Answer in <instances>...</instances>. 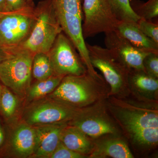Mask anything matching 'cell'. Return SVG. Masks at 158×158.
I'll return each mask as SVG.
<instances>
[{
    "label": "cell",
    "instance_id": "obj_1",
    "mask_svg": "<svg viewBox=\"0 0 158 158\" xmlns=\"http://www.w3.org/2000/svg\"><path fill=\"white\" fill-rule=\"evenodd\" d=\"M35 21L30 35L18 46L34 54L48 53L57 36L62 32L51 0L40 2L34 9Z\"/></svg>",
    "mask_w": 158,
    "mask_h": 158
},
{
    "label": "cell",
    "instance_id": "obj_2",
    "mask_svg": "<svg viewBox=\"0 0 158 158\" xmlns=\"http://www.w3.org/2000/svg\"><path fill=\"white\" fill-rule=\"evenodd\" d=\"M117 116L136 143L147 146L157 144V111L127 106L118 109Z\"/></svg>",
    "mask_w": 158,
    "mask_h": 158
},
{
    "label": "cell",
    "instance_id": "obj_3",
    "mask_svg": "<svg viewBox=\"0 0 158 158\" xmlns=\"http://www.w3.org/2000/svg\"><path fill=\"white\" fill-rule=\"evenodd\" d=\"M7 49L8 56L0 64V81L19 96H25L31 86L34 55L18 47Z\"/></svg>",
    "mask_w": 158,
    "mask_h": 158
},
{
    "label": "cell",
    "instance_id": "obj_4",
    "mask_svg": "<svg viewBox=\"0 0 158 158\" xmlns=\"http://www.w3.org/2000/svg\"><path fill=\"white\" fill-rule=\"evenodd\" d=\"M101 79V77H93L88 72L82 75L66 76L56 90L48 96L80 109L96 99L95 89L98 81Z\"/></svg>",
    "mask_w": 158,
    "mask_h": 158
},
{
    "label": "cell",
    "instance_id": "obj_5",
    "mask_svg": "<svg viewBox=\"0 0 158 158\" xmlns=\"http://www.w3.org/2000/svg\"><path fill=\"white\" fill-rule=\"evenodd\" d=\"M23 115V122L32 126L69 122L82 110L47 96L31 102Z\"/></svg>",
    "mask_w": 158,
    "mask_h": 158
},
{
    "label": "cell",
    "instance_id": "obj_6",
    "mask_svg": "<svg viewBox=\"0 0 158 158\" xmlns=\"http://www.w3.org/2000/svg\"><path fill=\"white\" fill-rule=\"evenodd\" d=\"M69 38L62 32L57 36L48 53L55 75L80 76L88 72Z\"/></svg>",
    "mask_w": 158,
    "mask_h": 158
},
{
    "label": "cell",
    "instance_id": "obj_7",
    "mask_svg": "<svg viewBox=\"0 0 158 158\" xmlns=\"http://www.w3.org/2000/svg\"><path fill=\"white\" fill-rule=\"evenodd\" d=\"M82 9V31L85 39L116 29L118 20L110 0H83Z\"/></svg>",
    "mask_w": 158,
    "mask_h": 158
},
{
    "label": "cell",
    "instance_id": "obj_8",
    "mask_svg": "<svg viewBox=\"0 0 158 158\" xmlns=\"http://www.w3.org/2000/svg\"><path fill=\"white\" fill-rule=\"evenodd\" d=\"M86 46L93 67L101 71L112 93L118 92L128 81L129 70L107 48L87 43Z\"/></svg>",
    "mask_w": 158,
    "mask_h": 158
},
{
    "label": "cell",
    "instance_id": "obj_9",
    "mask_svg": "<svg viewBox=\"0 0 158 158\" xmlns=\"http://www.w3.org/2000/svg\"><path fill=\"white\" fill-rule=\"evenodd\" d=\"M34 21V9L5 13L0 17V45L7 48L19 46L30 35Z\"/></svg>",
    "mask_w": 158,
    "mask_h": 158
},
{
    "label": "cell",
    "instance_id": "obj_10",
    "mask_svg": "<svg viewBox=\"0 0 158 158\" xmlns=\"http://www.w3.org/2000/svg\"><path fill=\"white\" fill-rule=\"evenodd\" d=\"M105 44L112 54L129 70L144 71V59L150 53L130 43L116 29L105 33ZM145 72V71H144Z\"/></svg>",
    "mask_w": 158,
    "mask_h": 158
},
{
    "label": "cell",
    "instance_id": "obj_11",
    "mask_svg": "<svg viewBox=\"0 0 158 158\" xmlns=\"http://www.w3.org/2000/svg\"><path fill=\"white\" fill-rule=\"evenodd\" d=\"M56 17L62 31L65 32L74 46L78 51L79 55L87 68L88 72L93 77H99L91 64L86 43L82 31L83 20L76 15L63 11H55Z\"/></svg>",
    "mask_w": 158,
    "mask_h": 158
},
{
    "label": "cell",
    "instance_id": "obj_12",
    "mask_svg": "<svg viewBox=\"0 0 158 158\" xmlns=\"http://www.w3.org/2000/svg\"><path fill=\"white\" fill-rule=\"evenodd\" d=\"M68 122L33 126L35 130V146L32 156L49 158L60 141L63 129Z\"/></svg>",
    "mask_w": 158,
    "mask_h": 158
},
{
    "label": "cell",
    "instance_id": "obj_13",
    "mask_svg": "<svg viewBox=\"0 0 158 158\" xmlns=\"http://www.w3.org/2000/svg\"><path fill=\"white\" fill-rule=\"evenodd\" d=\"M35 146L34 127L23 122L15 129L9 143L10 152L19 158L32 156Z\"/></svg>",
    "mask_w": 158,
    "mask_h": 158
},
{
    "label": "cell",
    "instance_id": "obj_14",
    "mask_svg": "<svg viewBox=\"0 0 158 158\" xmlns=\"http://www.w3.org/2000/svg\"><path fill=\"white\" fill-rule=\"evenodd\" d=\"M68 124L75 127L87 135L93 138L113 134L115 131V128L110 122L98 116H86L83 110L69 121Z\"/></svg>",
    "mask_w": 158,
    "mask_h": 158
},
{
    "label": "cell",
    "instance_id": "obj_15",
    "mask_svg": "<svg viewBox=\"0 0 158 158\" xmlns=\"http://www.w3.org/2000/svg\"><path fill=\"white\" fill-rule=\"evenodd\" d=\"M116 29L134 47L143 52L158 54V44L144 35L137 23L118 21Z\"/></svg>",
    "mask_w": 158,
    "mask_h": 158
},
{
    "label": "cell",
    "instance_id": "obj_16",
    "mask_svg": "<svg viewBox=\"0 0 158 158\" xmlns=\"http://www.w3.org/2000/svg\"><path fill=\"white\" fill-rule=\"evenodd\" d=\"M60 141L69 149L85 156L91 153L94 148L86 134L70 125L62 130Z\"/></svg>",
    "mask_w": 158,
    "mask_h": 158
},
{
    "label": "cell",
    "instance_id": "obj_17",
    "mask_svg": "<svg viewBox=\"0 0 158 158\" xmlns=\"http://www.w3.org/2000/svg\"><path fill=\"white\" fill-rule=\"evenodd\" d=\"M90 157L131 158L133 156L124 141L119 139H110L99 143L94 148Z\"/></svg>",
    "mask_w": 158,
    "mask_h": 158
},
{
    "label": "cell",
    "instance_id": "obj_18",
    "mask_svg": "<svg viewBox=\"0 0 158 158\" xmlns=\"http://www.w3.org/2000/svg\"><path fill=\"white\" fill-rule=\"evenodd\" d=\"M64 77L53 75L48 78L37 81L29 88L26 94L27 100L31 102L48 96L52 93Z\"/></svg>",
    "mask_w": 158,
    "mask_h": 158
},
{
    "label": "cell",
    "instance_id": "obj_19",
    "mask_svg": "<svg viewBox=\"0 0 158 158\" xmlns=\"http://www.w3.org/2000/svg\"><path fill=\"white\" fill-rule=\"evenodd\" d=\"M128 81L144 92L152 93L158 90V79L150 76L144 71L129 70Z\"/></svg>",
    "mask_w": 158,
    "mask_h": 158
},
{
    "label": "cell",
    "instance_id": "obj_20",
    "mask_svg": "<svg viewBox=\"0 0 158 158\" xmlns=\"http://www.w3.org/2000/svg\"><path fill=\"white\" fill-rule=\"evenodd\" d=\"M32 74L37 81L48 78L54 75L48 54L37 53L34 54L32 62Z\"/></svg>",
    "mask_w": 158,
    "mask_h": 158
},
{
    "label": "cell",
    "instance_id": "obj_21",
    "mask_svg": "<svg viewBox=\"0 0 158 158\" xmlns=\"http://www.w3.org/2000/svg\"><path fill=\"white\" fill-rule=\"evenodd\" d=\"M17 98L11 90L5 86H2L0 98V113L7 120L14 117L18 106Z\"/></svg>",
    "mask_w": 158,
    "mask_h": 158
},
{
    "label": "cell",
    "instance_id": "obj_22",
    "mask_svg": "<svg viewBox=\"0 0 158 158\" xmlns=\"http://www.w3.org/2000/svg\"><path fill=\"white\" fill-rule=\"evenodd\" d=\"M133 11L140 19L152 21L158 16V0H148L147 2L140 0H130Z\"/></svg>",
    "mask_w": 158,
    "mask_h": 158
},
{
    "label": "cell",
    "instance_id": "obj_23",
    "mask_svg": "<svg viewBox=\"0 0 158 158\" xmlns=\"http://www.w3.org/2000/svg\"><path fill=\"white\" fill-rule=\"evenodd\" d=\"M115 16L119 21L138 22L140 18L133 11L130 0H110Z\"/></svg>",
    "mask_w": 158,
    "mask_h": 158
},
{
    "label": "cell",
    "instance_id": "obj_24",
    "mask_svg": "<svg viewBox=\"0 0 158 158\" xmlns=\"http://www.w3.org/2000/svg\"><path fill=\"white\" fill-rule=\"evenodd\" d=\"M55 11H63L76 15L83 21V0H51Z\"/></svg>",
    "mask_w": 158,
    "mask_h": 158
},
{
    "label": "cell",
    "instance_id": "obj_25",
    "mask_svg": "<svg viewBox=\"0 0 158 158\" xmlns=\"http://www.w3.org/2000/svg\"><path fill=\"white\" fill-rule=\"evenodd\" d=\"M137 24L138 27L144 35L158 44V24L143 19H140Z\"/></svg>",
    "mask_w": 158,
    "mask_h": 158
},
{
    "label": "cell",
    "instance_id": "obj_26",
    "mask_svg": "<svg viewBox=\"0 0 158 158\" xmlns=\"http://www.w3.org/2000/svg\"><path fill=\"white\" fill-rule=\"evenodd\" d=\"M144 71L150 76L158 79V54L150 53L144 59Z\"/></svg>",
    "mask_w": 158,
    "mask_h": 158
},
{
    "label": "cell",
    "instance_id": "obj_27",
    "mask_svg": "<svg viewBox=\"0 0 158 158\" xmlns=\"http://www.w3.org/2000/svg\"><path fill=\"white\" fill-rule=\"evenodd\" d=\"M34 9L33 4L26 0H6L5 13H14Z\"/></svg>",
    "mask_w": 158,
    "mask_h": 158
},
{
    "label": "cell",
    "instance_id": "obj_28",
    "mask_svg": "<svg viewBox=\"0 0 158 158\" xmlns=\"http://www.w3.org/2000/svg\"><path fill=\"white\" fill-rule=\"evenodd\" d=\"M85 156L84 155L69 149L60 141L49 158H82Z\"/></svg>",
    "mask_w": 158,
    "mask_h": 158
},
{
    "label": "cell",
    "instance_id": "obj_29",
    "mask_svg": "<svg viewBox=\"0 0 158 158\" xmlns=\"http://www.w3.org/2000/svg\"><path fill=\"white\" fill-rule=\"evenodd\" d=\"M9 55V51L7 48L0 45V64L6 59Z\"/></svg>",
    "mask_w": 158,
    "mask_h": 158
},
{
    "label": "cell",
    "instance_id": "obj_30",
    "mask_svg": "<svg viewBox=\"0 0 158 158\" xmlns=\"http://www.w3.org/2000/svg\"><path fill=\"white\" fill-rule=\"evenodd\" d=\"M5 140V135L2 126L0 123V148L3 146Z\"/></svg>",
    "mask_w": 158,
    "mask_h": 158
},
{
    "label": "cell",
    "instance_id": "obj_31",
    "mask_svg": "<svg viewBox=\"0 0 158 158\" xmlns=\"http://www.w3.org/2000/svg\"><path fill=\"white\" fill-rule=\"evenodd\" d=\"M6 0H0V13H5Z\"/></svg>",
    "mask_w": 158,
    "mask_h": 158
},
{
    "label": "cell",
    "instance_id": "obj_32",
    "mask_svg": "<svg viewBox=\"0 0 158 158\" xmlns=\"http://www.w3.org/2000/svg\"><path fill=\"white\" fill-rule=\"evenodd\" d=\"M33 1H34V0H26V1H27V2L31 4H33Z\"/></svg>",
    "mask_w": 158,
    "mask_h": 158
},
{
    "label": "cell",
    "instance_id": "obj_33",
    "mask_svg": "<svg viewBox=\"0 0 158 158\" xmlns=\"http://www.w3.org/2000/svg\"><path fill=\"white\" fill-rule=\"evenodd\" d=\"M2 86L1 83H0V98H1V92H2Z\"/></svg>",
    "mask_w": 158,
    "mask_h": 158
},
{
    "label": "cell",
    "instance_id": "obj_34",
    "mask_svg": "<svg viewBox=\"0 0 158 158\" xmlns=\"http://www.w3.org/2000/svg\"><path fill=\"white\" fill-rule=\"evenodd\" d=\"M5 14V13H0V17H1V16H2L3 15Z\"/></svg>",
    "mask_w": 158,
    "mask_h": 158
}]
</instances>
